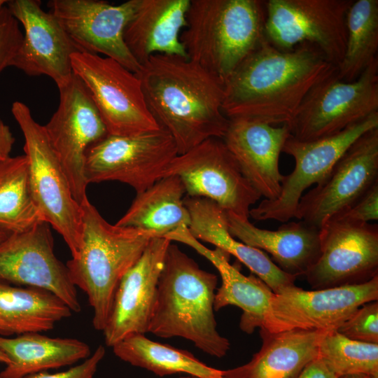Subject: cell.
<instances>
[{
  "label": "cell",
  "instance_id": "1",
  "mask_svg": "<svg viewBox=\"0 0 378 378\" xmlns=\"http://www.w3.org/2000/svg\"><path fill=\"white\" fill-rule=\"evenodd\" d=\"M337 70L312 43L281 50L264 38L225 81L223 113L229 120L288 125L309 92Z\"/></svg>",
  "mask_w": 378,
  "mask_h": 378
},
{
  "label": "cell",
  "instance_id": "2",
  "mask_svg": "<svg viewBox=\"0 0 378 378\" xmlns=\"http://www.w3.org/2000/svg\"><path fill=\"white\" fill-rule=\"evenodd\" d=\"M147 107L183 154L211 138L223 139L225 83L188 57L156 54L136 74Z\"/></svg>",
  "mask_w": 378,
  "mask_h": 378
},
{
  "label": "cell",
  "instance_id": "3",
  "mask_svg": "<svg viewBox=\"0 0 378 378\" xmlns=\"http://www.w3.org/2000/svg\"><path fill=\"white\" fill-rule=\"evenodd\" d=\"M217 284L216 274L170 243L148 332L162 338L181 337L210 356H225L230 344L218 332L214 316Z\"/></svg>",
  "mask_w": 378,
  "mask_h": 378
},
{
  "label": "cell",
  "instance_id": "4",
  "mask_svg": "<svg viewBox=\"0 0 378 378\" xmlns=\"http://www.w3.org/2000/svg\"><path fill=\"white\" fill-rule=\"evenodd\" d=\"M265 1L190 0L180 40L187 57L225 83L265 38Z\"/></svg>",
  "mask_w": 378,
  "mask_h": 378
},
{
  "label": "cell",
  "instance_id": "5",
  "mask_svg": "<svg viewBox=\"0 0 378 378\" xmlns=\"http://www.w3.org/2000/svg\"><path fill=\"white\" fill-rule=\"evenodd\" d=\"M80 207V247L66 265L74 286L88 295L94 312L93 327L102 331L119 282L155 237L147 231L110 224L88 198Z\"/></svg>",
  "mask_w": 378,
  "mask_h": 378
},
{
  "label": "cell",
  "instance_id": "6",
  "mask_svg": "<svg viewBox=\"0 0 378 378\" xmlns=\"http://www.w3.org/2000/svg\"><path fill=\"white\" fill-rule=\"evenodd\" d=\"M11 111L24 136L23 149L28 160L35 203L43 220L62 235L72 257H76L81 244V207L73 197L43 126L34 119L29 108L21 102H13Z\"/></svg>",
  "mask_w": 378,
  "mask_h": 378
},
{
  "label": "cell",
  "instance_id": "7",
  "mask_svg": "<svg viewBox=\"0 0 378 378\" xmlns=\"http://www.w3.org/2000/svg\"><path fill=\"white\" fill-rule=\"evenodd\" d=\"M375 113L377 58L354 81L340 80L336 72L316 84L287 125L293 137L308 141L337 134Z\"/></svg>",
  "mask_w": 378,
  "mask_h": 378
},
{
  "label": "cell",
  "instance_id": "8",
  "mask_svg": "<svg viewBox=\"0 0 378 378\" xmlns=\"http://www.w3.org/2000/svg\"><path fill=\"white\" fill-rule=\"evenodd\" d=\"M73 72L84 83L108 134L132 136L160 128L150 113L137 75L107 57L77 52Z\"/></svg>",
  "mask_w": 378,
  "mask_h": 378
},
{
  "label": "cell",
  "instance_id": "9",
  "mask_svg": "<svg viewBox=\"0 0 378 378\" xmlns=\"http://www.w3.org/2000/svg\"><path fill=\"white\" fill-rule=\"evenodd\" d=\"M353 1H265V38L281 50H292L304 42L312 43L337 68L345 51L346 18Z\"/></svg>",
  "mask_w": 378,
  "mask_h": 378
},
{
  "label": "cell",
  "instance_id": "10",
  "mask_svg": "<svg viewBox=\"0 0 378 378\" xmlns=\"http://www.w3.org/2000/svg\"><path fill=\"white\" fill-rule=\"evenodd\" d=\"M178 154L174 139L161 127L132 136L108 134L88 148L85 178L88 184L119 181L138 194L162 178Z\"/></svg>",
  "mask_w": 378,
  "mask_h": 378
},
{
  "label": "cell",
  "instance_id": "11",
  "mask_svg": "<svg viewBox=\"0 0 378 378\" xmlns=\"http://www.w3.org/2000/svg\"><path fill=\"white\" fill-rule=\"evenodd\" d=\"M378 127V113L368 116L334 135L300 141L291 134L282 152L295 160L293 171L283 175L278 197L263 200L249 211L256 220H275L286 223L295 218L298 206L305 190L321 182L348 148L362 134Z\"/></svg>",
  "mask_w": 378,
  "mask_h": 378
},
{
  "label": "cell",
  "instance_id": "12",
  "mask_svg": "<svg viewBox=\"0 0 378 378\" xmlns=\"http://www.w3.org/2000/svg\"><path fill=\"white\" fill-rule=\"evenodd\" d=\"M320 253L305 274L313 290L365 283L378 275V225L342 215L319 228Z\"/></svg>",
  "mask_w": 378,
  "mask_h": 378
},
{
  "label": "cell",
  "instance_id": "13",
  "mask_svg": "<svg viewBox=\"0 0 378 378\" xmlns=\"http://www.w3.org/2000/svg\"><path fill=\"white\" fill-rule=\"evenodd\" d=\"M177 176L188 197L211 200L226 211L248 218L250 206L260 198L241 172L222 139H209L178 154L164 176Z\"/></svg>",
  "mask_w": 378,
  "mask_h": 378
},
{
  "label": "cell",
  "instance_id": "14",
  "mask_svg": "<svg viewBox=\"0 0 378 378\" xmlns=\"http://www.w3.org/2000/svg\"><path fill=\"white\" fill-rule=\"evenodd\" d=\"M58 89V107L43 128L73 197L80 206L88 198L86 151L108 134L86 87L76 75L74 74L71 80Z\"/></svg>",
  "mask_w": 378,
  "mask_h": 378
},
{
  "label": "cell",
  "instance_id": "15",
  "mask_svg": "<svg viewBox=\"0 0 378 378\" xmlns=\"http://www.w3.org/2000/svg\"><path fill=\"white\" fill-rule=\"evenodd\" d=\"M378 300V275L356 285L306 290L296 286L274 293L262 327L270 332L336 330L365 303Z\"/></svg>",
  "mask_w": 378,
  "mask_h": 378
},
{
  "label": "cell",
  "instance_id": "16",
  "mask_svg": "<svg viewBox=\"0 0 378 378\" xmlns=\"http://www.w3.org/2000/svg\"><path fill=\"white\" fill-rule=\"evenodd\" d=\"M378 181V127L359 136L324 179L304 194L295 218L320 228L329 217L350 209Z\"/></svg>",
  "mask_w": 378,
  "mask_h": 378
},
{
  "label": "cell",
  "instance_id": "17",
  "mask_svg": "<svg viewBox=\"0 0 378 378\" xmlns=\"http://www.w3.org/2000/svg\"><path fill=\"white\" fill-rule=\"evenodd\" d=\"M50 227L41 221L0 241V284L48 290L78 313L76 288L66 265L55 254Z\"/></svg>",
  "mask_w": 378,
  "mask_h": 378
},
{
  "label": "cell",
  "instance_id": "18",
  "mask_svg": "<svg viewBox=\"0 0 378 378\" xmlns=\"http://www.w3.org/2000/svg\"><path fill=\"white\" fill-rule=\"evenodd\" d=\"M138 0L112 5L99 0H52V13L81 52L99 55L118 62L136 74L141 65L128 50L123 38Z\"/></svg>",
  "mask_w": 378,
  "mask_h": 378
},
{
  "label": "cell",
  "instance_id": "19",
  "mask_svg": "<svg viewBox=\"0 0 378 378\" xmlns=\"http://www.w3.org/2000/svg\"><path fill=\"white\" fill-rule=\"evenodd\" d=\"M6 6L24 29L10 66L29 76H49L59 88L71 78V56L80 52L58 19L41 8L38 0H10Z\"/></svg>",
  "mask_w": 378,
  "mask_h": 378
},
{
  "label": "cell",
  "instance_id": "20",
  "mask_svg": "<svg viewBox=\"0 0 378 378\" xmlns=\"http://www.w3.org/2000/svg\"><path fill=\"white\" fill-rule=\"evenodd\" d=\"M171 242L164 237L152 238L139 260L122 277L102 330L106 346L113 347L131 335L148 332L158 281Z\"/></svg>",
  "mask_w": 378,
  "mask_h": 378
},
{
  "label": "cell",
  "instance_id": "21",
  "mask_svg": "<svg viewBox=\"0 0 378 378\" xmlns=\"http://www.w3.org/2000/svg\"><path fill=\"white\" fill-rule=\"evenodd\" d=\"M290 135L287 125L281 126L245 120H230L222 139L237 160L242 174L265 200L276 199L283 175L279 160Z\"/></svg>",
  "mask_w": 378,
  "mask_h": 378
},
{
  "label": "cell",
  "instance_id": "22",
  "mask_svg": "<svg viewBox=\"0 0 378 378\" xmlns=\"http://www.w3.org/2000/svg\"><path fill=\"white\" fill-rule=\"evenodd\" d=\"M183 202L190 216L188 229L196 239L234 256L274 293L295 286L297 276L282 271L264 251L242 243L230 233L227 212L215 202L186 195Z\"/></svg>",
  "mask_w": 378,
  "mask_h": 378
},
{
  "label": "cell",
  "instance_id": "23",
  "mask_svg": "<svg viewBox=\"0 0 378 378\" xmlns=\"http://www.w3.org/2000/svg\"><path fill=\"white\" fill-rule=\"evenodd\" d=\"M190 246L209 260L218 271L222 284L217 289L214 300V310L218 311L228 305L240 308L243 313L239 328L251 334L257 328H262L265 316L274 294L271 288L253 274L244 275L239 270L229 262L230 255L216 248L210 249L193 237L188 227L181 226L164 237Z\"/></svg>",
  "mask_w": 378,
  "mask_h": 378
},
{
  "label": "cell",
  "instance_id": "24",
  "mask_svg": "<svg viewBox=\"0 0 378 378\" xmlns=\"http://www.w3.org/2000/svg\"><path fill=\"white\" fill-rule=\"evenodd\" d=\"M226 212L230 233L242 243L269 253L284 272L297 277L304 276L316 261L320 253L319 229L300 220L268 230L257 227L248 218Z\"/></svg>",
  "mask_w": 378,
  "mask_h": 378
},
{
  "label": "cell",
  "instance_id": "25",
  "mask_svg": "<svg viewBox=\"0 0 378 378\" xmlns=\"http://www.w3.org/2000/svg\"><path fill=\"white\" fill-rule=\"evenodd\" d=\"M190 0H138L123 34L130 53L141 65L156 54L187 57L180 40Z\"/></svg>",
  "mask_w": 378,
  "mask_h": 378
},
{
  "label": "cell",
  "instance_id": "26",
  "mask_svg": "<svg viewBox=\"0 0 378 378\" xmlns=\"http://www.w3.org/2000/svg\"><path fill=\"white\" fill-rule=\"evenodd\" d=\"M327 332L293 330L270 332L260 328V350L247 363L223 370V378H295L318 356L320 342Z\"/></svg>",
  "mask_w": 378,
  "mask_h": 378
},
{
  "label": "cell",
  "instance_id": "27",
  "mask_svg": "<svg viewBox=\"0 0 378 378\" xmlns=\"http://www.w3.org/2000/svg\"><path fill=\"white\" fill-rule=\"evenodd\" d=\"M0 351L10 360L0 372V378H24L73 365L91 355L89 345L83 341L50 337L36 332L13 338L0 336Z\"/></svg>",
  "mask_w": 378,
  "mask_h": 378
},
{
  "label": "cell",
  "instance_id": "28",
  "mask_svg": "<svg viewBox=\"0 0 378 378\" xmlns=\"http://www.w3.org/2000/svg\"><path fill=\"white\" fill-rule=\"evenodd\" d=\"M184 194L186 190L179 177H162L136 194L115 225L147 231L160 237L181 226L188 227L190 216L183 202Z\"/></svg>",
  "mask_w": 378,
  "mask_h": 378
},
{
  "label": "cell",
  "instance_id": "29",
  "mask_svg": "<svg viewBox=\"0 0 378 378\" xmlns=\"http://www.w3.org/2000/svg\"><path fill=\"white\" fill-rule=\"evenodd\" d=\"M71 312L48 290L0 284V336L49 331Z\"/></svg>",
  "mask_w": 378,
  "mask_h": 378
},
{
  "label": "cell",
  "instance_id": "30",
  "mask_svg": "<svg viewBox=\"0 0 378 378\" xmlns=\"http://www.w3.org/2000/svg\"><path fill=\"white\" fill-rule=\"evenodd\" d=\"M112 348L120 360L160 377L183 373L198 378H223V370L208 366L188 351L149 340L144 334L131 335Z\"/></svg>",
  "mask_w": 378,
  "mask_h": 378
},
{
  "label": "cell",
  "instance_id": "31",
  "mask_svg": "<svg viewBox=\"0 0 378 378\" xmlns=\"http://www.w3.org/2000/svg\"><path fill=\"white\" fill-rule=\"evenodd\" d=\"M44 221L30 186L29 163L24 154L0 162V233L24 232Z\"/></svg>",
  "mask_w": 378,
  "mask_h": 378
},
{
  "label": "cell",
  "instance_id": "32",
  "mask_svg": "<svg viewBox=\"0 0 378 378\" xmlns=\"http://www.w3.org/2000/svg\"><path fill=\"white\" fill-rule=\"evenodd\" d=\"M346 28V48L337 76L351 82L377 58L378 1H354L347 11Z\"/></svg>",
  "mask_w": 378,
  "mask_h": 378
},
{
  "label": "cell",
  "instance_id": "33",
  "mask_svg": "<svg viewBox=\"0 0 378 378\" xmlns=\"http://www.w3.org/2000/svg\"><path fill=\"white\" fill-rule=\"evenodd\" d=\"M318 356L339 377L365 373L378 376V344L356 341L336 330L320 342Z\"/></svg>",
  "mask_w": 378,
  "mask_h": 378
},
{
  "label": "cell",
  "instance_id": "34",
  "mask_svg": "<svg viewBox=\"0 0 378 378\" xmlns=\"http://www.w3.org/2000/svg\"><path fill=\"white\" fill-rule=\"evenodd\" d=\"M336 331L353 340L378 344V301L359 307Z\"/></svg>",
  "mask_w": 378,
  "mask_h": 378
},
{
  "label": "cell",
  "instance_id": "35",
  "mask_svg": "<svg viewBox=\"0 0 378 378\" xmlns=\"http://www.w3.org/2000/svg\"><path fill=\"white\" fill-rule=\"evenodd\" d=\"M19 22L6 6L0 8V73L10 66L23 41Z\"/></svg>",
  "mask_w": 378,
  "mask_h": 378
},
{
  "label": "cell",
  "instance_id": "36",
  "mask_svg": "<svg viewBox=\"0 0 378 378\" xmlns=\"http://www.w3.org/2000/svg\"><path fill=\"white\" fill-rule=\"evenodd\" d=\"M105 348L99 345L92 355L85 359L81 363L69 369L55 373L47 371L41 372L24 378H94L98 365L105 356Z\"/></svg>",
  "mask_w": 378,
  "mask_h": 378
},
{
  "label": "cell",
  "instance_id": "37",
  "mask_svg": "<svg viewBox=\"0 0 378 378\" xmlns=\"http://www.w3.org/2000/svg\"><path fill=\"white\" fill-rule=\"evenodd\" d=\"M338 215L365 223L377 220L378 181L372 185L350 209Z\"/></svg>",
  "mask_w": 378,
  "mask_h": 378
},
{
  "label": "cell",
  "instance_id": "38",
  "mask_svg": "<svg viewBox=\"0 0 378 378\" xmlns=\"http://www.w3.org/2000/svg\"><path fill=\"white\" fill-rule=\"evenodd\" d=\"M318 356L307 363L295 378H340Z\"/></svg>",
  "mask_w": 378,
  "mask_h": 378
},
{
  "label": "cell",
  "instance_id": "39",
  "mask_svg": "<svg viewBox=\"0 0 378 378\" xmlns=\"http://www.w3.org/2000/svg\"><path fill=\"white\" fill-rule=\"evenodd\" d=\"M15 141L9 126L0 118V162L10 157Z\"/></svg>",
  "mask_w": 378,
  "mask_h": 378
},
{
  "label": "cell",
  "instance_id": "40",
  "mask_svg": "<svg viewBox=\"0 0 378 378\" xmlns=\"http://www.w3.org/2000/svg\"><path fill=\"white\" fill-rule=\"evenodd\" d=\"M340 378H378V376L365 373H356L346 374L340 377Z\"/></svg>",
  "mask_w": 378,
  "mask_h": 378
},
{
  "label": "cell",
  "instance_id": "41",
  "mask_svg": "<svg viewBox=\"0 0 378 378\" xmlns=\"http://www.w3.org/2000/svg\"><path fill=\"white\" fill-rule=\"evenodd\" d=\"M0 363L7 365L10 363L9 358L1 351H0Z\"/></svg>",
  "mask_w": 378,
  "mask_h": 378
},
{
  "label": "cell",
  "instance_id": "42",
  "mask_svg": "<svg viewBox=\"0 0 378 378\" xmlns=\"http://www.w3.org/2000/svg\"><path fill=\"white\" fill-rule=\"evenodd\" d=\"M7 1L0 0V8L4 6Z\"/></svg>",
  "mask_w": 378,
  "mask_h": 378
},
{
  "label": "cell",
  "instance_id": "43",
  "mask_svg": "<svg viewBox=\"0 0 378 378\" xmlns=\"http://www.w3.org/2000/svg\"><path fill=\"white\" fill-rule=\"evenodd\" d=\"M7 236L0 233V241L4 240Z\"/></svg>",
  "mask_w": 378,
  "mask_h": 378
},
{
  "label": "cell",
  "instance_id": "44",
  "mask_svg": "<svg viewBox=\"0 0 378 378\" xmlns=\"http://www.w3.org/2000/svg\"><path fill=\"white\" fill-rule=\"evenodd\" d=\"M179 378H198L197 377H193V376H190V375H188V376H183V377H181Z\"/></svg>",
  "mask_w": 378,
  "mask_h": 378
}]
</instances>
